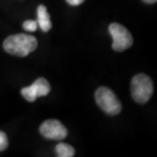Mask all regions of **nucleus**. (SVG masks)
Wrapping results in <instances>:
<instances>
[{
    "label": "nucleus",
    "mask_w": 157,
    "mask_h": 157,
    "mask_svg": "<svg viewBox=\"0 0 157 157\" xmlns=\"http://www.w3.org/2000/svg\"><path fill=\"white\" fill-rule=\"evenodd\" d=\"M95 100L99 107L109 115H117L121 111V101L107 87H100L96 90Z\"/></svg>",
    "instance_id": "obj_3"
},
{
    "label": "nucleus",
    "mask_w": 157,
    "mask_h": 157,
    "mask_svg": "<svg viewBox=\"0 0 157 157\" xmlns=\"http://www.w3.org/2000/svg\"><path fill=\"white\" fill-rule=\"evenodd\" d=\"M23 28L26 31H29V32H35L38 28V24L35 21H26L23 24Z\"/></svg>",
    "instance_id": "obj_9"
},
{
    "label": "nucleus",
    "mask_w": 157,
    "mask_h": 157,
    "mask_svg": "<svg viewBox=\"0 0 157 157\" xmlns=\"http://www.w3.org/2000/svg\"><path fill=\"white\" fill-rule=\"evenodd\" d=\"M8 146V140L6 135L3 132H0V151H3L7 148Z\"/></svg>",
    "instance_id": "obj_10"
},
{
    "label": "nucleus",
    "mask_w": 157,
    "mask_h": 157,
    "mask_svg": "<svg viewBox=\"0 0 157 157\" xmlns=\"http://www.w3.org/2000/svg\"><path fill=\"white\" fill-rule=\"evenodd\" d=\"M143 1L146 3H149V4H152V3H155L157 0H143Z\"/></svg>",
    "instance_id": "obj_12"
},
{
    "label": "nucleus",
    "mask_w": 157,
    "mask_h": 157,
    "mask_svg": "<svg viewBox=\"0 0 157 157\" xmlns=\"http://www.w3.org/2000/svg\"><path fill=\"white\" fill-rule=\"evenodd\" d=\"M38 46V42L35 37L26 35V34H17L7 37L3 42V48L7 53L11 55L25 56L29 55L31 52Z\"/></svg>",
    "instance_id": "obj_1"
},
{
    "label": "nucleus",
    "mask_w": 157,
    "mask_h": 157,
    "mask_svg": "<svg viewBox=\"0 0 157 157\" xmlns=\"http://www.w3.org/2000/svg\"><path fill=\"white\" fill-rule=\"evenodd\" d=\"M56 153L59 157H73L75 155V149L68 144L65 143H59L56 146Z\"/></svg>",
    "instance_id": "obj_8"
},
{
    "label": "nucleus",
    "mask_w": 157,
    "mask_h": 157,
    "mask_svg": "<svg viewBox=\"0 0 157 157\" xmlns=\"http://www.w3.org/2000/svg\"><path fill=\"white\" fill-rule=\"evenodd\" d=\"M51 87L48 81L44 78H39L29 87L23 88L21 91L24 98L29 102H34L38 97L48 95Z\"/></svg>",
    "instance_id": "obj_5"
},
{
    "label": "nucleus",
    "mask_w": 157,
    "mask_h": 157,
    "mask_svg": "<svg viewBox=\"0 0 157 157\" xmlns=\"http://www.w3.org/2000/svg\"><path fill=\"white\" fill-rule=\"evenodd\" d=\"M37 14H38L37 24L39 25V27L43 32H48L51 29L52 24L51 21H50V17L48 11H47V8L44 5H39L38 9H37Z\"/></svg>",
    "instance_id": "obj_7"
},
{
    "label": "nucleus",
    "mask_w": 157,
    "mask_h": 157,
    "mask_svg": "<svg viewBox=\"0 0 157 157\" xmlns=\"http://www.w3.org/2000/svg\"><path fill=\"white\" fill-rule=\"evenodd\" d=\"M85 1V0H67V2L71 6H77V5H80L82 4Z\"/></svg>",
    "instance_id": "obj_11"
},
{
    "label": "nucleus",
    "mask_w": 157,
    "mask_h": 157,
    "mask_svg": "<svg viewBox=\"0 0 157 157\" xmlns=\"http://www.w3.org/2000/svg\"><path fill=\"white\" fill-rule=\"evenodd\" d=\"M40 133L46 139L63 140L67 136V130L57 119H47L41 124Z\"/></svg>",
    "instance_id": "obj_6"
},
{
    "label": "nucleus",
    "mask_w": 157,
    "mask_h": 157,
    "mask_svg": "<svg viewBox=\"0 0 157 157\" xmlns=\"http://www.w3.org/2000/svg\"><path fill=\"white\" fill-rule=\"evenodd\" d=\"M131 92L137 103L144 104L153 94V82L147 75L139 74L135 76L131 83Z\"/></svg>",
    "instance_id": "obj_2"
},
{
    "label": "nucleus",
    "mask_w": 157,
    "mask_h": 157,
    "mask_svg": "<svg viewBox=\"0 0 157 157\" xmlns=\"http://www.w3.org/2000/svg\"><path fill=\"white\" fill-rule=\"evenodd\" d=\"M109 33H110L112 40H113L112 48L115 51H124V50L130 48L133 44L132 34L128 32L127 28H124L121 25L112 23L109 26Z\"/></svg>",
    "instance_id": "obj_4"
}]
</instances>
